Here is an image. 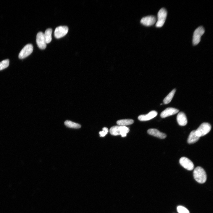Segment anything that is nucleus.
<instances>
[{"label":"nucleus","mask_w":213,"mask_h":213,"mask_svg":"<svg viewBox=\"0 0 213 213\" xmlns=\"http://www.w3.org/2000/svg\"><path fill=\"white\" fill-rule=\"evenodd\" d=\"M193 176L195 180L199 183H203L206 181L207 176L206 173L204 170L201 167L198 166L194 169Z\"/></svg>","instance_id":"1"},{"label":"nucleus","mask_w":213,"mask_h":213,"mask_svg":"<svg viewBox=\"0 0 213 213\" xmlns=\"http://www.w3.org/2000/svg\"><path fill=\"white\" fill-rule=\"evenodd\" d=\"M129 129L126 126L117 125L111 128L109 132L112 135H121L122 137H124L126 136L127 134L129 132Z\"/></svg>","instance_id":"2"},{"label":"nucleus","mask_w":213,"mask_h":213,"mask_svg":"<svg viewBox=\"0 0 213 213\" xmlns=\"http://www.w3.org/2000/svg\"><path fill=\"white\" fill-rule=\"evenodd\" d=\"M211 128V125L207 122L202 123L199 127L195 130L196 135L200 137L207 134L210 131Z\"/></svg>","instance_id":"3"},{"label":"nucleus","mask_w":213,"mask_h":213,"mask_svg":"<svg viewBox=\"0 0 213 213\" xmlns=\"http://www.w3.org/2000/svg\"><path fill=\"white\" fill-rule=\"evenodd\" d=\"M167 15V12L165 9L164 8L161 9L157 14V20L156 23V26L157 28H160L164 25Z\"/></svg>","instance_id":"4"},{"label":"nucleus","mask_w":213,"mask_h":213,"mask_svg":"<svg viewBox=\"0 0 213 213\" xmlns=\"http://www.w3.org/2000/svg\"><path fill=\"white\" fill-rule=\"evenodd\" d=\"M204 32V29L202 26L198 27L195 30L193 37L192 42L193 45H196L199 43L201 37Z\"/></svg>","instance_id":"5"},{"label":"nucleus","mask_w":213,"mask_h":213,"mask_svg":"<svg viewBox=\"0 0 213 213\" xmlns=\"http://www.w3.org/2000/svg\"><path fill=\"white\" fill-rule=\"evenodd\" d=\"M33 47L32 44H28L25 46L21 50L19 54V58L20 59H23L29 55L33 52Z\"/></svg>","instance_id":"6"},{"label":"nucleus","mask_w":213,"mask_h":213,"mask_svg":"<svg viewBox=\"0 0 213 213\" xmlns=\"http://www.w3.org/2000/svg\"><path fill=\"white\" fill-rule=\"evenodd\" d=\"M68 28L67 26H60L57 27L54 32V36L57 38H59L65 36L68 33Z\"/></svg>","instance_id":"7"},{"label":"nucleus","mask_w":213,"mask_h":213,"mask_svg":"<svg viewBox=\"0 0 213 213\" xmlns=\"http://www.w3.org/2000/svg\"><path fill=\"white\" fill-rule=\"evenodd\" d=\"M179 162L182 167L187 170H191L194 168L193 164L187 157H183L181 158L179 160Z\"/></svg>","instance_id":"8"},{"label":"nucleus","mask_w":213,"mask_h":213,"mask_svg":"<svg viewBox=\"0 0 213 213\" xmlns=\"http://www.w3.org/2000/svg\"><path fill=\"white\" fill-rule=\"evenodd\" d=\"M156 17L153 15H149L144 17L141 20V23L146 26H151L154 25L156 22Z\"/></svg>","instance_id":"9"},{"label":"nucleus","mask_w":213,"mask_h":213,"mask_svg":"<svg viewBox=\"0 0 213 213\" xmlns=\"http://www.w3.org/2000/svg\"><path fill=\"white\" fill-rule=\"evenodd\" d=\"M36 41L38 47L41 49H43L46 47V43L45 41L43 33L40 32L36 36Z\"/></svg>","instance_id":"10"},{"label":"nucleus","mask_w":213,"mask_h":213,"mask_svg":"<svg viewBox=\"0 0 213 213\" xmlns=\"http://www.w3.org/2000/svg\"><path fill=\"white\" fill-rule=\"evenodd\" d=\"M178 112L179 110L178 109L172 107H168L161 113L160 116L162 118H164L175 114Z\"/></svg>","instance_id":"11"},{"label":"nucleus","mask_w":213,"mask_h":213,"mask_svg":"<svg viewBox=\"0 0 213 213\" xmlns=\"http://www.w3.org/2000/svg\"><path fill=\"white\" fill-rule=\"evenodd\" d=\"M157 112L154 110L146 114L139 115L138 119L141 121H146L150 120L156 116Z\"/></svg>","instance_id":"12"},{"label":"nucleus","mask_w":213,"mask_h":213,"mask_svg":"<svg viewBox=\"0 0 213 213\" xmlns=\"http://www.w3.org/2000/svg\"><path fill=\"white\" fill-rule=\"evenodd\" d=\"M147 133L149 134L161 139L165 138L167 136L165 134L160 132L156 129H150L147 130Z\"/></svg>","instance_id":"13"},{"label":"nucleus","mask_w":213,"mask_h":213,"mask_svg":"<svg viewBox=\"0 0 213 213\" xmlns=\"http://www.w3.org/2000/svg\"><path fill=\"white\" fill-rule=\"evenodd\" d=\"M177 120L178 124L180 126H185L187 123L186 116L182 112H180L178 113L177 117Z\"/></svg>","instance_id":"14"},{"label":"nucleus","mask_w":213,"mask_h":213,"mask_svg":"<svg viewBox=\"0 0 213 213\" xmlns=\"http://www.w3.org/2000/svg\"><path fill=\"white\" fill-rule=\"evenodd\" d=\"M200 137L196 134L195 130L192 131L190 133L187 140L188 143H193L198 141Z\"/></svg>","instance_id":"15"},{"label":"nucleus","mask_w":213,"mask_h":213,"mask_svg":"<svg viewBox=\"0 0 213 213\" xmlns=\"http://www.w3.org/2000/svg\"><path fill=\"white\" fill-rule=\"evenodd\" d=\"M52 30L51 28L47 29L44 34V36L46 43H50L52 40Z\"/></svg>","instance_id":"16"},{"label":"nucleus","mask_w":213,"mask_h":213,"mask_svg":"<svg viewBox=\"0 0 213 213\" xmlns=\"http://www.w3.org/2000/svg\"><path fill=\"white\" fill-rule=\"evenodd\" d=\"M133 122V120L131 119L120 120L117 122V123L118 125L124 126L131 125Z\"/></svg>","instance_id":"17"},{"label":"nucleus","mask_w":213,"mask_h":213,"mask_svg":"<svg viewBox=\"0 0 213 213\" xmlns=\"http://www.w3.org/2000/svg\"><path fill=\"white\" fill-rule=\"evenodd\" d=\"M64 124L67 127L73 128H79L81 127L80 124L68 120L65 121Z\"/></svg>","instance_id":"18"},{"label":"nucleus","mask_w":213,"mask_h":213,"mask_svg":"<svg viewBox=\"0 0 213 213\" xmlns=\"http://www.w3.org/2000/svg\"><path fill=\"white\" fill-rule=\"evenodd\" d=\"M176 91V89H173L168 94L165 98L163 101L165 104L169 103L172 100Z\"/></svg>","instance_id":"19"},{"label":"nucleus","mask_w":213,"mask_h":213,"mask_svg":"<svg viewBox=\"0 0 213 213\" xmlns=\"http://www.w3.org/2000/svg\"><path fill=\"white\" fill-rule=\"evenodd\" d=\"M9 64V60L8 59L4 60L0 62V70L7 67Z\"/></svg>","instance_id":"20"},{"label":"nucleus","mask_w":213,"mask_h":213,"mask_svg":"<svg viewBox=\"0 0 213 213\" xmlns=\"http://www.w3.org/2000/svg\"><path fill=\"white\" fill-rule=\"evenodd\" d=\"M177 210L179 213H190L189 211L185 207L179 206L177 207Z\"/></svg>","instance_id":"21"},{"label":"nucleus","mask_w":213,"mask_h":213,"mask_svg":"<svg viewBox=\"0 0 213 213\" xmlns=\"http://www.w3.org/2000/svg\"><path fill=\"white\" fill-rule=\"evenodd\" d=\"M103 130L99 132L100 137L104 136L108 133V129L106 127H104L102 129Z\"/></svg>","instance_id":"22"}]
</instances>
